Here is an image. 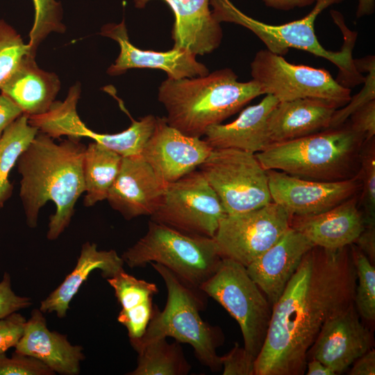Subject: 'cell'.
<instances>
[{"label":"cell","instance_id":"28","mask_svg":"<svg viewBox=\"0 0 375 375\" xmlns=\"http://www.w3.org/2000/svg\"><path fill=\"white\" fill-rule=\"evenodd\" d=\"M167 338L132 344L138 353L136 367L129 375H186L191 365L178 342L169 343Z\"/></svg>","mask_w":375,"mask_h":375},{"label":"cell","instance_id":"44","mask_svg":"<svg viewBox=\"0 0 375 375\" xmlns=\"http://www.w3.org/2000/svg\"><path fill=\"white\" fill-rule=\"evenodd\" d=\"M349 371L350 375H374L375 374V351L369 349L356 359L352 364Z\"/></svg>","mask_w":375,"mask_h":375},{"label":"cell","instance_id":"4","mask_svg":"<svg viewBox=\"0 0 375 375\" xmlns=\"http://www.w3.org/2000/svg\"><path fill=\"white\" fill-rule=\"evenodd\" d=\"M365 143L349 124L302 138L273 142L255 153L265 170H278L304 179L337 181L355 178Z\"/></svg>","mask_w":375,"mask_h":375},{"label":"cell","instance_id":"21","mask_svg":"<svg viewBox=\"0 0 375 375\" xmlns=\"http://www.w3.org/2000/svg\"><path fill=\"white\" fill-rule=\"evenodd\" d=\"M290 227L303 234L315 247L335 251L354 244L365 228V222L354 195L323 212L292 216Z\"/></svg>","mask_w":375,"mask_h":375},{"label":"cell","instance_id":"24","mask_svg":"<svg viewBox=\"0 0 375 375\" xmlns=\"http://www.w3.org/2000/svg\"><path fill=\"white\" fill-rule=\"evenodd\" d=\"M338 108L331 102L315 98L278 101L268 119L271 142L291 140L329 128Z\"/></svg>","mask_w":375,"mask_h":375},{"label":"cell","instance_id":"45","mask_svg":"<svg viewBox=\"0 0 375 375\" xmlns=\"http://www.w3.org/2000/svg\"><path fill=\"white\" fill-rule=\"evenodd\" d=\"M262 1L268 8L287 11L309 6L315 3V0H262Z\"/></svg>","mask_w":375,"mask_h":375},{"label":"cell","instance_id":"48","mask_svg":"<svg viewBox=\"0 0 375 375\" xmlns=\"http://www.w3.org/2000/svg\"><path fill=\"white\" fill-rule=\"evenodd\" d=\"M3 207V204L0 203V208Z\"/></svg>","mask_w":375,"mask_h":375},{"label":"cell","instance_id":"13","mask_svg":"<svg viewBox=\"0 0 375 375\" xmlns=\"http://www.w3.org/2000/svg\"><path fill=\"white\" fill-rule=\"evenodd\" d=\"M291 216L271 202L250 211L227 215L213 238L222 258L247 267L290 228Z\"/></svg>","mask_w":375,"mask_h":375},{"label":"cell","instance_id":"36","mask_svg":"<svg viewBox=\"0 0 375 375\" xmlns=\"http://www.w3.org/2000/svg\"><path fill=\"white\" fill-rule=\"evenodd\" d=\"M53 372L39 360L14 351L10 357L0 353V375H53Z\"/></svg>","mask_w":375,"mask_h":375},{"label":"cell","instance_id":"7","mask_svg":"<svg viewBox=\"0 0 375 375\" xmlns=\"http://www.w3.org/2000/svg\"><path fill=\"white\" fill-rule=\"evenodd\" d=\"M121 257L131 268L160 264L198 288L216 272L222 259L214 238L185 234L151 220L145 235Z\"/></svg>","mask_w":375,"mask_h":375},{"label":"cell","instance_id":"14","mask_svg":"<svg viewBox=\"0 0 375 375\" xmlns=\"http://www.w3.org/2000/svg\"><path fill=\"white\" fill-rule=\"evenodd\" d=\"M272 202L291 216H309L333 208L356 195L360 182L355 178L319 181L299 178L278 170H266Z\"/></svg>","mask_w":375,"mask_h":375},{"label":"cell","instance_id":"17","mask_svg":"<svg viewBox=\"0 0 375 375\" xmlns=\"http://www.w3.org/2000/svg\"><path fill=\"white\" fill-rule=\"evenodd\" d=\"M99 34L117 42L120 52L107 70L110 76H118L134 68L161 69L167 78L179 79L201 76L209 73L206 66L196 60V56L185 49L173 47L167 51L142 50L129 40L125 20L103 25Z\"/></svg>","mask_w":375,"mask_h":375},{"label":"cell","instance_id":"38","mask_svg":"<svg viewBox=\"0 0 375 375\" xmlns=\"http://www.w3.org/2000/svg\"><path fill=\"white\" fill-rule=\"evenodd\" d=\"M256 358L244 347L235 344L226 355L221 356L223 375H255Z\"/></svg>","mask_w":375,"mask_h":375},{"label":"cell","instance_id":"46","mask_svg":"<svg viewBox=\"0 0 375 375\" xmlns=\"http://www.w3.org/2000/svg\"><path fill=\"white\" fill-rule=\"evenodd\" d=\"M307 375H335L330 368L316 359H310L306 364Z\"/></svg>","mask_w":375,"mask_h":375},{"label":"cell","instance_id":"29","mask_svg":"<svg viewBox=\"0 0 375 375\" xmlns=\"http://www.w3.org/2000/svg\"><path fill=\"white\" fill-rule=\"evenodd\" d=\"M39 131L28 122L24 113L12 122L0 138V203L11 197L13 185L9 180L12 167L26 150Z\"/></svg>","mask_w":375,"mask_h":375},{"label":"cell","instance_id":"10","mask_svg":"<svg viewBox=\"0 0 375 375\" xmlns=\"http://www.w3.org/2000/svg\"><path fill=\"white\" fill-rule=\"evenodd\" d=\"M250 67L252 79L264 94H271L278 101L315 98L340 108L351 98V89L341 85L327 70L290 63L267 49L258 51Z\"/></svg>","mask_w":375,"mask_h":375},{"label":"cell","instance_id":"41","mask_svg":"<svg viewBox=\"0 0 375 375\" xmlns=\"http://www.w3.org/2000/svg\"><path fill=\"white\" fill-rule=\"evenodd\" d=\"M349 126L362 135L365 142L374 139L375 100H372L353 113L349 118Z\"/></svg>","mask_w":375,"mask_h":375},{"label":"cell","instance_id":"22","mask_svg":"<svg viewBox=\"0 0 375 375\" xmlns=\"http://www.w3.org/2000/svg\"><path fill=\"white\" fill-rule=\"evenodd\" d=\"M42 313L32 310L15 351L39 360L55 374H78L85 359L83 347L71 344L66 335L50 331Z\"/></svg>","mask_w":375,"mask_h":375},{"label":"cell","instance_id":"12","mask_svg":"<svg viewBox=\"0 0 375 375\" xmlns=\"http://www.w3.org/2000/svg\"><path fill=\"white\" fill-rule=\"evenodd\" d=\"M81 93V85L77 83L70 88L63 101H55L46 113L28 117L29 124L53 139L61 136L78 140L88 138L122 157L142 156L154 131L156 117L147 115L138 120L132 119L127 129L117 133H96L88 128L78 115Z\"/></svg>","mask_w":375,"mask_h":375},{"label":"cell","instance_id":"23","mask_svg":"<svg viewBox=\"0 0 375 375\" xmlns=\"http://www.w3.org/2000/svg\"><path fill=\"white\" fill-rule=\"evenodd\" d=\"M278 100L266 94L260 102L244 109L233 122L208 127L205 140L213 149H236L257 153L272 144L268 119Z\"/></svg>","mask_w":375,"mask_h":375},{"label":"cell","instance_id":"25","mask_svg":"<svg viewBox=\"0 0 375 375\" xmlns=\"http://www.w3.org/2000/svg\"><path fill=\"white\" fill-rule=\"evenodd\" d=\"M60 89L58 76L40 69L35 58L27 55L0 90L30 117L49 111Z\"/></svg>","mask_w":375,"mask_h":375},{"label":"cell","instance_id":"3","mask_svg":"<svg viewBox=\"0 0 375 375\" xmlns=\"http://www.w3.org/2000/svg\"><path fill=\"white\" fill-rule=\"evenodd\" d=\"M238 78L229 68L201 76L167 78L158 93L167 112V122L184 135L200 138L208 127L221 124L264 94L254 80L240 82Z\"/></svg>","mask_w":375,"mask_h":375},{"label":"cell","instance_id":"32","mask_svg":"<svg viewBox=\"0 0 375 375\" xmlns=\"http://www.w3.org/2000/svg\"><path fill=\"white\" fill-rule=\"evenodd\" d=\"M106 280L112 288L115 295L124 310L152 300L153 297L158 292L155 283L138 279L127 274L124 269Z\"/></svg>","mask_w":375,"mask_h":375},{"label":"cell","instance_id":"9","mask_svg":"<svg viewBox=\"0 0 375 375\" xmlns=\"http://www.w3.org/2000/svg\"><path fill=\"white\" fill-rule=\"evenodd\" d=\"M199 168L227 215L250 211L272 202L267 171L255 153L236 149H212Z\"/></svg>","mask_w":375,"mask_h":375},{"label":"cell","instance_id":"11","mask_svg":"<svg viewBox=\"0 0 375 375\" xmlns=\"http://www.w3.org/2000/svg\"><path fill=\"white\" fill-rule=\"evenodd\" d=\"M226 215L215 190L195 169L166 185L151 220L185 234L213 238Z\"/></svg>","mask_w":375,"mask_h":375},{"label":"cell","instance_id":"19","mask_svg":"<svg viewBox=\"0 0 375 375\" xmlns=\"http://www.w3.org/2000/svg\"><path fill=\"white\" fill-rule=\"evenodd\" d=\"M314 247L303 234L290 227L246 267L272 306L282 294L304 255Z\"/></svg>","mask_w":375,"mask_h":375},{"label":"cell","instance_id":"33","mask_svg":"<svg viewBox=\"0 0 375 375\" xmlns=\"http://www.w3.org/2000/svg\"><path fill=\"white\" fill-rule=\"evenodd\" d=\"M356 177L360 182V203L364 210L365 225H375L374 139L365 142L362 149Z\"/></svg>","mask_w":375,"mask_h":375},{"label":"cell","instance_id":"8","mask_svg":"<svg viewBox=\"0 0 375 375\" xmlns=\"http://www.w3.org/2000/svg\"><path fill=\"white\" fill-rule=\"evenodd\" d=\"M199 288L236 320L244 348L256 358L267 333L272 306L249 276L246 267L222 258L216 272Z\"/></svg>","mask_w":375,"mask_h":375},{"label":"cell","instance_id":"37","mask_svg":"<svg viewBox=\"0 0 375 375\" xmlns=\"http://www.w3.org/2000/svg\"><path fill=\"white\" fill-rule=\"evenodd\" d=\"M153 308L152 300H149L129 309H121L117 321L126 328L129 340L139 339L144 335L150 322Z\"/></svg>","mask_w":375,"mask_h":375},{"label":"cell","instance_id":"2","mask_svg":"<svg viewBox=\"0 0 375 375\" xmlns=\"http://www.w3.org/2000/svg\"><path fill=\"white\" fill-rule=\"evenodd\" d=\"M86 147L81 140L68 138L57 144L38 132L17 160L19 197L26 223L35 228L40 210L53 201L56 212L50 217L47 238L56 240L69 226L79 197L85 192L83 174Z\"/></svg>","mask_w":375,"mask_h":375},{"label":"cell","instance_id":"34","mask_svg":"<svg viewBox=\"0 0 375 375\" xmlns=\"http://www.w3.org/2000/svg\"><path fill=\"white\" fill-rule=\"evenodd\" d=\"M30 55V47L4 19H0V88L19 65Z\"/></svg>","mask_w":375,"mask_h":375},{"label":"cell","instance_id":"42","mask_svg":"<svg viewBox=\"0 0 375 375\" xmlns=\"http://www.w3.org/2000/svg\"><path fill=\"white\" fill-rule=\"evenodd\" d=\"M22 114L21 108L11 99L0 94V138L5 129Z\"/></svg>","mask_w":375,"mask_h":375},{"label":"cell","instance_id":"35","mask_svg":"<svg viewBox=\"0 0 375 375\" xmlns=\"http://www.w3.org/2000/svg\"><path fill=\"white\" fill-rule=\"evenodd\" d=\"M354 63L360 72L367 71V75L363 81L365 85L358 94L351 97L349 103L344 106L343 108L335 110L331 119L329 128L341 126L347 122L353 113L369 101L375 100L374 56H368L363 59H354Z\"/></svg>","mask_w":375,"mask_h":375},{"label":"cell","instance_id":"15","mask_svg":"<svg viewBox=\"0 0 375 375\" xmlns=\"http://www.w3.org/2000/svg\"><path fill=\"white\" fill-rule=\"evenodd\" d=\"M212 149L205 140L184 135L157 117L142 157L167 185L195 170Z\"/></svg>","mask_w":375,"mask_h":375},{"label":"cell","instance_id":"18","mask_svg":"<svg viewBox=\"0 0 375 375\" xmlns=\"http://www.w3.org/2000/svg\"><path fill=\"white\" fill-rule=\"evenodd\" d=\"M165 188L142 156L122 157L106 199L126 219L151 217L160 204Z\"/></svg>","mask_w":375,"mask_h":375},{"label":"cell","instance_id":"5","mask_svg":"<svg viewBox=\"0 0 375 375\" xmlns=\"http://www.w3.org/2000/svg\"><path fill=\"white\" fill-rule=\"evenodd\" d=\"M343 0H315L312 10L304 17L279 25H272L253 19L242 12L231 0H209L212 14L219 23L230 22L244 26L253 32L275 54L283 56L289 49L308 51L324 58L340 70L338 82L349 88L363 82L365 77L358 70L352 56L357 33L346 26L343 16L338 11H330L335 23L344 35V45L339 51L326 49L315 33V22L324 10Z\"/></svg>","mask_w":375,"mask_h":375},{"label":"cell","instance_id":"26","mask_svg":"<svg viewBox=\"0 0 375 375\" xmlns=\"http://www.w3.org/2000/svg\"><path fill=\"white\" fill-rule=\"evenodd\" d=\"M124 263L116 251L98 250L96 244L84 243L74 269L41 301L39 309L42 312H55L59 318L65 317L70 302L92 271L99 269L103 278L108 279L124 269Z\"/></svg>","mask_w":375,"mask_h":375},{"label":"cell","instance_id":"31","mask_svg":"<svg viewBox=\"0 0 375 375\" xmlns=\"http://www.w3.org/2000/svg\"><path fill=\"white\" fill-rule=\"evenodd\" d=\"M35 15L29 33L30 56L35 58L39 45L51 33H63L66 28L62 22L63 10L57 0H32Z\"/></svg>","mask_w":375,"mask_h":375},{"label":"cell","instance_id":"40","mask_svg":"<svg viewBox=\"0 0 375 375\" xmlns=\"http://www.w3.org/2000/svg\"><path fill=\"white\" fill-rule=\"evenodd\" d=\"M26 319L18 312H14L0 319V353L15 347L21 338Z\"/></svg>","mask_w":375,"mask_h":375},{"label":"cell","instance_id":"30","mask_svg":"<svg viewBox=\"0 0 375 375\" xmlns=\"http://www.w3.org/2000/svg\"><path fill=\"white\" fill-rule=\"evenodd\" d=\"M351 253L356 274L353 304L360 315L367 322L375 320V268L368 258L355 245Z\"/></svg>","mask_w":375,"mask_h":375},{"label":"cell","instance_id":"6","mask_svg":"<svg viewBox=\"0 0 375 375\" xmlns=\"http://www.w3.org/2000/svg\"><path fill=\"white\" fill-rule=\"evenodd\" d=\"M150 264L165 284L167 299L162 310L153 305L145 333L139 339L129 340L131 345L172 337L178 342L190 344L203 365L213 372L219 371L222 363L217 349L223 343V334L220 328L204 322L200 315L206 306L208 296L165 266L156 262Z\"/></svg>","mask_w":375,"mask_h":375},{"label":"cell","instance_id":"39","mask_svg":"<svg viewBox=\"0 0 375 375\" xmlns=\"http://www.w3.org/2000/svg\"><path fill=\"white\" fill-rule=\"evenodd\" d=\"M32 304L28 297L16 294L11 288V279L8 272H5L0 281V319L29 307Z\"/></svg>","mask_w":375,"mask_h":375},{"label":"cell","instance_id":"27","mask_svg":"<svg viewBox=\"0 0 375 375\" xmlns=\"http://www.w3.org/2000/svg\"><path fill=\"white\" fill-rule=\"evenodd\" d=\"M122 160L119 154L94 141L85 148L83 162L85 206H92L107 199Z\"/></svg>","mask_w":375,"mask_h":375},{"label":"cell","instance_id":"16","mask_svg":"<svg viewBox=\"0 0 375 375\" xmlns=\"http://www.w3.org/2000/svg\"><path fill=\"white\" fill-rule=\"evenodd\" d=\"M372 340L353 303L324 324L308 352L307 362L316 359L340 374L372 349Z\"/></svg>","mask_w":375,"mask_h":375},{"label":"cell","instance_id":"20","mask_svg":"<svg viewBox=\"0 0 375 375\" xmlns=\"http://www.w3.org/2000/svg\"><path fill=\"white\" fill-rule=\"evenodd\" d=\"M133 1L136 8L142 9L151 0ZM162 1L174 15L173 47L187 49L196 56L210 53L219 47L222 28L212 14L209 0Z\"/></svg>","mask_w":375,"mask_h":375},{"label":"cell","instance_id":"1","mask_svg":"<svg viewBox=\"0 0 375 375\" xmlns=\"http://www.w3.org/2000/svg\"><path fill=\"white\" fill-rule=\"evenodd\" d=\"M356 284L349 246L308 251L272 306L255 375L304 374L308 352L321 328L353 303Z\"/></svg>","mask_w":375,"mask_h":375},{"label":"cell","instance_id":"43","mask_svg":"<svg viewBox=\"0 0 375 375\" xmlns=\"http://www.w3.org/2000/svg\"><path fill=\"white\" fill-rule=\"evenodd\" d=\"M355 243L357 247L372 262L375 260V225H365Z\"/></svg>","mask_w":375,"mask_h":375},{"label":"cell","instance_id":"47","mask_svg":"<svg viewBox=\"0 0 375 375\" xmlns=\"http://www.w3.org/2000/svg\"><path fill=\"white\" fill-rule=\"evenodd\" d=\"M375 9V0H358L356 10L358 18L372 15Z\"/></svg>","mask_w":375,"mask_h":375}]
</instances>
